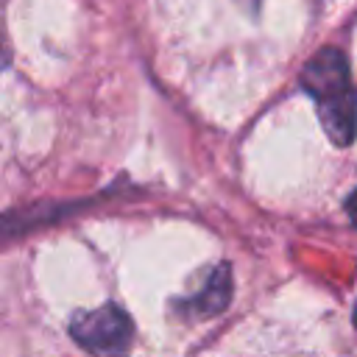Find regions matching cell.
<instances>
[{"mask_svg": "<svg viewBox=\"0 0 357 357\" xmlns=\"http://www.w3.org/2000/svg\"><path fill=\"white\" fill-rule=\"evenodd\" d=\"M346 212H349L351 223L357 226V190H354V192H349V198H346Z\"/></svg>", "mask_w": 357, "mask_h": 357, "instance_id": "obj_4", "label": "cell"}, {"mask_svg": "<svg viewBox=\"0 0 357 357\" xmlns=\"http://www.w3.org/2000/svg\"><path fill=\"white\" fill-rule=\"evenodd\" d=\"M70 335L81 349L95 357H120L131 346L134 324L117 304H103L98 310H84L73 315Z\"/></svg>", "mask_w": 357, "mask_h": 357, "instance_id": "obj_2", "label": "cell"}, {"mask_svg": "<svg viewBox=\"0 0 357 357\" xmlns=\"http://www.w3.org/2000/svg\"><path fill=\"white\" fill-rule=\"evenodd\" d=\"M301 89L315 100L326 137L346 148L357 137V86L349 59L337 47H321L298 75Z\"/></svg>", "mask_w": 357, "mask_h": 357, "instance_id": "obj_1", "label": "cell"}, {"mask_svg": "<svg viewBox=\"0 0 357 357\" xmlns=\"http://www.w3.org/2000/svg\"><path fill=\"white\" fill-rule=\"evenodd\" d=\"M354 326H357V304H354Z\"/></svg>", "mask_w": 357, "mask_h": 357, "instance_id": "obj_5", "label": "cell"}, {"mask_svg": "<svg viewBox=\"0 0 357 357\" xmlns=\"http://www.w3.org/2000/svg\"><path fill=\"white\" fill-rule=\"evenodd\" d=\"M231 287L234 284H231V268H229V262H218L204 276L201 287L192 296L176 301V310H178L181 318H212V315H218V312H223L229 307Z\"/></svg>", "mask_w": 357, "mask_h": 357, "instance_id": "obj_3", "label": "cell"}]
</instances>
